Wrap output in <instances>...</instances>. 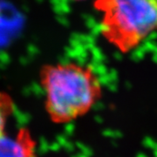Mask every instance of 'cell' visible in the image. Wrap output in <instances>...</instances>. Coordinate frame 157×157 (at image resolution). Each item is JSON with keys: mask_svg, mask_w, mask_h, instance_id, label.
I'll return each instance as SVG.
<instances>
[{"mask_svg": "<svg viewBox=\"0 0 157 157\" xmlns=\"http://www.w3.org/2000/svg\"><path fill=\"white\" fill-rule=\"evenodd\" d=\"M154 155H155V157H157V148L154 150Z\"/></svg>", "mask_w": 157, "mask_h": 157, "instance_id": "cell-7", "label": "cell"}, {"mask_svg": "<svg viewBox=\"0 0 157 157\" xmlns=\"http://www.w3.org/2000/svg\"><path fill=\"white\" fill-rule=\"evenodd\" d=\"M143 144H144V146L147 147V148H152L153 150H155V149H156L157 148V142L155 140H154L151 138H148V137H147L145 138L144 140H143Z\"/></svg>", "mask_w": 157, "mask_h": 157, "instance_id": "cell-5", "label": "cell"}, {"mask_svg": "<svg viewBox=\"0 0 157 157\" xmlns=\"http://www.w3.org/2000/svg\"><path fill=\"white\" fill-rule=\"evenodd\" d=\"M14 110L13 100L6 92L0 91V135L5 132L6 122Z\"/></svg>", "mask_w": 157, "mask_h": 157, "instance_id": "cell-4", "label": "cell"}, {"mask_svg": "<svg viewBox=\"0 0 157 157\" xmlns=\"http://www.w3.org/2000/svg\"><path fill=\"white\" fill-rule=\"evenodd\" d=\"M36 142L26 128L0 135V157H36Z\"/></svg>", "mask_w": 157, "mask_h": 157, "instance_id": "cell-3", "label": "cell"}, {"mask_svg": "<svg viewBox=\"0 0 157 157\" xmlns=\"http://www.w3.org/2000/svg\"><path fill=\"white\" fill-rule=\"evenodd\" d=\"M74 1H80V0H74Z\"/></svg>", "mask_w": 157, "mask_h": 157, "instance_id": "cell-8", "label": "cell"}, {"mask_svg": "<svg viewBox=\"0 0 157 157\" xmlns=\"http://www.w3.org/2000/svg\"><path fill=\"white\" fill-rule=\"evenodd\" d=\"M45 92V110L54 123H68L98 102L102 84L89 66L74 62L46 64L39 73Z\"/></svg>", "mask_w": 157, "mask_h": 157, "instance_id": "cell-1", "label": "cell"}, {"mask_svg": "<svg viewBox=\"0 0 157 157\" xmlns=\"http://www.w3.org/2000/svg\"><path fill=\"white\" fill-rule=\"evenodd\" d=\"M94 6L101 13L102 37L122 53L157 32V0H95Z\"/></svg>", "mask_w": 157, "mask_h": 157, "instance_id": "cell-2", "label": "cell"}, {"mask_svg": "<svg viewBox=\"0 0 157 157\" xmlns=\"http://www.w3.org/2000/svg\"><path fill=\"white\" fill-rule=\"evenodd\" d=\"M136 157H147V156L144 155V154H139V155H138Z\"/></svg>", "mask_w": 157, "mask_h": 157, "instance_id": "cell-6", "label": "cell"}]
</instances>
